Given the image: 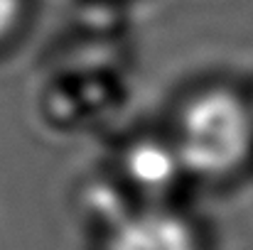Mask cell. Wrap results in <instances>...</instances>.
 <instances>
[{
    "label": "cell",
    "mask_w": 253,
    "mask_h": 250,
    "mask_svg": "<svg viewBox=\"0 0 253 250\" xmlns=\"http://www.w3.org/2000/svg\"><path fill=\"white\" fill-rule=\"evenodd\" d=\"M172 147L187 174L231 177L253 155V110L229 88H207L182 108Z\"/></svg>",
    "instance_id": "6da1fadb"
},
{
    "label": "cell",
    "mask_w": 253,
    "mask_h": 250,
    "mask_svg": "<svg viewBox=\"0 0 253 250\" xmlns=\"http://www.w3.org/2000/svg\"><path fill=\"white\" fill-rule=\"evenodd\" d=\"M103 250H202V238L182 214L150 204L116 218Z\"/></svg>",
    "instance_id": "7a4b0ae2"
},
{
    "label": "cell",
    "mask_w": 253,
    "mask_h": 250,
    "mask_svg": "<svg viewBox=\"0 0 253 250\" xmlns=\"http://www.w3.org/2000/svg\"><path fill=\"white\" fill-rule=\"evenodd\" d=\"M128 172L143 189H155V186H169L177 179V174L184 169L172 145L143 143L130 150Z\"/></svg>",
    "instance_id": "3957f363"
}]
</instances>
